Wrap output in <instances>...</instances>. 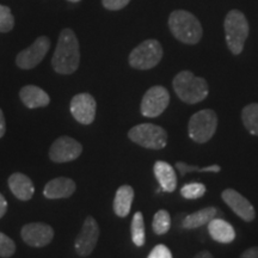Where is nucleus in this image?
I'll list each match as a JSON object with an SVG mask.
<instances>
[{
	"instance_id": "1",
	"label": "nucleus",
	"mask_w": 258,
	"mask_h": 258,
	"mask_svg": "<svg viewBox=\"0 0 258 258\" xmlns=\"http://www.w3.org/2000/svg\"><path fill=\"white\" fill-rule=\"evenodd\" d=\"M80 62L79 42L76 34L66 28L60 32L56 49L54 51L51 66L60 74H72L78 70Z\"/></svg>"
},
{
	"instance_id": "2",
	"label": "nucleus",
	"mask_w": 258,
	"mask_h": 258,
	"mask_svg": "<svg viewBox=\"0 0 258 258\" xmlns=\"http://www.w3.org/2000/svg\"><path fill=\"white\" fill-rule=\"evenodd\" d=\"M172 85L178 98L186 104H196L205 101L209 92L207 82L190 71H182L177 74Z\"/></svg>"
},
{
	"instance_id": "3",
	"label": "nucleus",
	"mask_w": 258,
	"mask_h": 258,
	"mask_svg": "<svg viewBox=\"0 0 258 258\" xmlns=\"http://www.w3.org/2000/svg\"><path fill=\"white\" fill-rule=\"evenodd\" d=\"M169 27L173 36L185 44H196L202 37L201 23L185 10H177L170 15Z\"/></svg>"
},
{
	"instance_id": "4",
	"label": "nucleus",
	"mask_w": 258,
	"mask_h": 258,
	"mask_svg": "<svg viewBox=\"0 0 258 258\" xmlns=\"http://www.w3.org/2000/svg\"><path fill=\"white\" fill-rule=\"evenodd\" d=\"M226 42L234 55H239L244 49L245 41L249 36V23L243 12L232 10L225 18Z\"/></svg>"
},
{
	"instance_id": "5",
	"label": "nucleus",
	"mask_w": 258,
	"mask_h": 258,
	"mask_svg": "<svg viewBox=\"0 0 258 258\" xmlns=\"http://www.w3.org/2000/svg\"><path fill=\"white\" fill-rule=\"evenodd\" d=\"M218 128L217 112L211 109L198 111L189 120V138L198 144H205L211 140Z\"/></svg>"
},
{
	"instance_id": "6",
	"label": "nucleus",
	"mask_w": 258,
	"mask_h": 258,
	"mask_svg": "<svg viewBox=\"0 0 258 258\" xmlns=\"http://www.w3.org/2000/svg\"><path fill=\"white\" fill-rule=\"evenodd\" d=\"M128 138L139 146L150 150H161L167 144V133L163 127L152 123L135 125L128 132Z\"/></svg>"
},
{
	"instance_id": "7",
	"label": "nucleus",
	"mask_w": 258,
	"mask_h": 258,
	"mask_svg": "<svg viewBox=\"0 0 258 258\" xmlns=\"http://www.w3.org/2000/svg\"><path fill=\"white\" fill-rule=\"evenodd\" d=\"M163 47L157 40H146L132 50L129 64L137 70H151L160 62Z\"/></svg>"
},
{
	"instance_id": "8",
	"label": "nucleus",
	"mask_w": 258,
	"mask_h": 258,
	"mask_svg": "<svg viewBox=\"0 0 258 258\" xmlns=\"http://www.w3.org/2000/svg\"><path fill=\"white\" fill-rule=\"evenodd\" d=\"M170 103V93L164 86H153L145 93L141 101V114L145 117H158L166 110Z\"/></svg>"
},
{
	"instance_id": "9",
	"label": "nucleus",
	"mask_w": 258,
	"mask_h": 258,
	"mask_svg": "<svg viewBox=\"0 0 258 258\" xmlns=\"http://www.w3.org/2000/svg\"><path fill=\"white\" fill-rule=\"evenodd\" d=\"M99 226L95 218L88 217L74 241V249L80 257H88L95 250L99 238Z\"/></svg>"
},
{
	"instance_id": "10",
	"label": "nucleus",
	"mask_w": 258,
	"mask_h": 258,
	"mask_svg": "<svg viewBox=\"0 0 258 258\" xmlns=\"http://www.w3.org/2000/svg\"><path fill=\"white\" fill-rule=\"evenodd\" d=\"M83 152V146L79 141L71 137L57 138L49 148V158L57 164L70 163L78 159Z\"/></svg>"
},
{
	"instance_id": "11",
	"label": "nucleus",
	"mask_w": 258,
	"mask_h": 258,
	"mask_svg": "<svg viewBox=\"0 0 258 258\" xmlns=\"http://www.w3.org/2000/svg\"><path fill=\"white\" fill-rule=\"evenodd\" d=\"M50 48V40L47 36H41L35 40L30 47L22 50L16 57V63L22 70H32L36 67Z\"/></svg>"
},
{
	"instance_id": "12",
	"label": "nucleus",
	"mask_w": 258,
	"mask_h": 258,
	"mask_svg": "<svg viewBox=\"0 0 258 258\" xmlns=\"http://www.w3.org/2000/svg\"><path fill=\"white\" fill-rule=\"evenodd\" d=\"M22 239L31 247H43L51 243L54 230L49 225L42 222H30L24 225L21 231Z\"/></svg>"
},
{
	"instance_id": "13",
	"label": "nucleus",
	"mask_w": 258,
	"mask_h": 258,
	"mask_svg": "<svg viewBox=\"0 0 258 258\" xmlns=\"http://www.w3.org/2000/svg\"><path fill=\"white\" fill-rule=\"evenodd\" d=\"M97 103L90 93H79L71 101V114L82 124H91L96 117Z\"/></svg>"
},
{
	"instance_id": "14",
	"label": "nucleus",
	"mask_w": 258,
	"mask_h": 258,
	"mask_svg": "<svg viewBox=\"0 0 258 258\" xmlns=\"http://www.w3.org/2000/svg\"><path fill=\"white\" fill-rule=\"evenodd\" d=\"M221 198L226 205L239 217L241 220L251 222L256 218L253 206L247 199H245L241 194L234 189H226L222 191Z\"/></svg>"
},
{
	"instance_id": "15",
	"label": "nucleus",
	"mask_w": 258,
	"mask_h": 258,
	"mask_svg": "<svg viewBox=\"0 0 258 258\" xmlns=\"http://www.w3.org/2000/svg\"><path fill=\"white\" fill-rule=\"evenodd\" d=\"M77 184L69 177H57L49 180L43 189V195L49 200L67 199L76 192Z\"/></svg>"
},
{
	"instance_id": "16",
	"label": "nucleus",
	"mask_w": 258,
	"mask_h": 258,
	"mask_svg": "<svg viewBox=\"0 0 258 258\" xmlns=\"http://www.w3.org/2000/svg\"><path fill=\"white\" fill-rule=\"evenodd\" d=\"M9 188L12 194L21 201H29L35 194V186L32 180L27 175L21 172L12 173L9 177Z\"/></svg>"
},
{
	"instance_id": "17",
	"label": "nucleus",
	"mask_w": 258,
	"mask_h": 258,
	"mask_svg": "<svg viewBox=\"0 0 258 258\" xmlns=\"http://www.w3.org/2000/svg\"><path fill=\"white\" fill-rule=\"evenodd\" d=\"M154 176L159 183L161 191L173 192L177 188V175L172 165L163 160L156 161L153 166Z\"/></svg>"
},
{
	"instance_id": "18",
	"label": "nucleus",
	"mask_w": 258,
	"mask_h": 258,
	"mask_svg": "<svg viewBox=\"0 0 258 258\" xmlns=\"http://www.w3.org/2000/svg\"><path fill=\"white\" fill-rule=\"evenodd\" d=\"M19 97H21L23 104L29 109L43 108V106L49 104L50 102L49 95L41 88L35 85H27L22 88L21 91H19Z\"/></svg>"
},
{
	"instance_id": "19",
	"label": "nucleus",
	"mask_w": 258,
	"mask_h": 258,
	"mask_svg": "<svg viewBox=\"0 0 258 258\" xmlns=\"http://www.w3.org/2000/svg\"><path fill=\"white\" fill-rule=\"evenodd\" d=\"M208 232L213 240L221 244H230L235 239V231L230 222L214 218L208 222Z\"/></svg>"
},
{
	"instance_id": "20",
	"label": "nucleus",
	"mask_w": 258,
	"mask_h": 258,
	"mask_svg": "<svg viewBox=\"0 0 258 258\" xmlns=\"http://www.w3.org/2000/svg\"><path fill=\"white\" fill-rule=\"evenodd\" d=\"M134 201V189L131 185H121L115 194L114 212L117 217L125 218L131 213Z\"/></svg>"
},
{
	"instance_id": "21",
	"label": "nucleus",
	"mask_w": 258,
	"mask_h": 258,
	"mask_svg": "<svg viewBox=\"0 0 258 258\" xmlns=\"http://www.w3.org/2000/svg\"><path fill=\"white\" fill-rule=\"evenodd\" d=\"M219 211L215 207H206L201 211L186 215L182 221V227L184 230H194L203 225H208V222L213 220L218 215Z\"/></svg>"
},
{
	"instance_id": "22",
	"label": "nucleus",
	"mask_w": 258,
	"mask_h": 258,
	"mask_svg": "<svg viewBox=\"0 0 258 258\" xmlns=\"http://www.w3.org/2000/svg\"><path fill=\"white\" fill-rule=\"evenodd\" d=\"M241 120L245 128L252 135H258V103H251L241 111Z\"/></svg>"
},
{
	"instance_id": "23",
	"label": "nucleus",
	"mask_w": 258,
	"mask_h": 258,
	"mask_svg": "<svg viewBox=\"0 0 258 258\" xmlns=\"http://www.w3.org/2000/svg\"><path fill=\"white\" fill-rule=\"evenodd\" d=\"M131 232H132V240L137 245L138 247H141L145 245V240H146V235H145V220L144 215L141 212H137L134 214L133 220H132L131 225Z\"/></svg>"
},
{
	"instance_id": "24",
	"label": "nucleus",
	"mask_w": 258,
	"mask_h": 258,
	"mask_svg": "<svg viewBox=\"0 0 258 258\" xmlns=\"http://www.w3.org/2000/svg\"><path fill=\"white\" fill-rule=\"evenodd\" d=\"M171 227V217L170 213L165 209H160L158 211L153 217L152 228L153 232L158 235H163L169 232Z\"/></svg>"
},
{
	"instance_id": "25",
	"label": "nucleus",
	"mask_w": 258,
	"mask_h": 258,
	"mask_svg": "<svg viewBox=\"0 0 258 258\" xmlns=\"http://www.w3.org/2000/svg\"><path fill=\"white\" fill-rule=\"evenodd\" d=\"M206 186L202 183H188L180 189V195L186 200H198L206 194Z\"/></svg>"
},
{
	"instance_id": "26",
	"label": "nucleus",
	"mask_w": 258,
	"mask_h": 258,
	"mask_svg": "<svg viewBox=\"0 0 258 258\" xmlns=\"http://www.w3.org/2000/svg\"><path fill=\"white\" fill-rule=\"evenodd\" d=\"M176 169L179 171L180 176H185L188 172H192V171H199V172H220L221 167L219 165H209L206 167H200L195 165H188V164L182 163V161H177Z\"/></svg>"
},
{
	"instance_id": "27",
	"label": "nucleus",
	"mask_w": 258,
	"mask_h": 258,
	"mask_svg": "<svg viewBox=\"0 0 258 258\" xmlns=\"http://www.w3.org/2000/svg\"><path fill=\"white\" fill-rule=\"evenodd\" d=\"M15 27V17L11 9L0 5V32H9Z\"/></svg>"
},
{
	"instance_id": "28",
	"label": "nucleus",
	"mask_w": 258,
	"mask_h": 258,
	"mask_svg": "<svg viewBox=\"0 0 258 258\" xmlns=\"http://www.w3.org/2000/svg\"><path fill=\"white\" fill-rule=\"evenodd\" d=\"M16 252V244L11 238L0 232V257L10 258Z\"/></svg>"
},
{
	"instance_id": "29",
	"label": "nucleus",
	"mask_w": 258,
	"mask_h": 258,
	"mask_svg": "<svg viewBox=\"0 0 258 258\" xmlns=\"http://www.w3.org/2000/svg\"><path fill=\"white\" fill-rule=\"evenodd\" d=\"M147 258H172V253H171L169 247L163 244H159L153 247V250L151 251Z\"/></svg>"
},
{
	"instance_id": "30",
	"label": "nucleus",
	"mask_w": 258,
	"mask_h": 258,
	"mask_svg": "<svg viewBox=\"0 0 258 258\" xmlns=\"http://www.w3.org/2000/svg\"><path fill=\"white\" fill-rule=\"evenodd\" d=\"M131 0H102L103 6L105 9L111 10V11H117V10L123 9L124 6L128 5Z\"/></svg>"
},
{
	"instance_id": "31",
	"label": "nucleus",
	"mask_w": 258,
	"mask_h": 258,
	"mask_svg": "<svg viewBox=\"0 0 258 258\" xmlns=\"http://www.w3.org/2000/svg\"><path fill=\"white\" fill-rule=\"evenodd\" d=\"M240 258H258V246L250 247L240 254Z\"/></svg>"
},
{
	"instance_id": "32",
	"label": "nucleus",
	"mask_w": 258,
	"mask_h": 258,
	"mask_svg": "<svg viewBox=\"0 0 258 258\" xmlns=\"http://www.w3.org/2000/svg\"><path fill=\"white\" fill-rule=\"evenodd\" d=\"M6 212H8V201H6V199L0 194V219L4 217Z\"/></svg>"
},
{
	"instance_id": "33",
	"label": "nucleus",
	"mask_w": 258,
	"mask_h": 258,
	"mask_svg": "<svg viewBox=\"0 0 258 258\" xmlns=\"http://www.w3.org/2000/svg\"><path fill=\"white\" fill-rule=\"evenodd\" d=\"M6 133V122H5V116L2 109H0V139L4 137Z\"/></svg>"
},
{
	"instance_id": "34",
	"label": "nucleus",
	"mask_w": 258,
	"mask_h": 258,
	"mask_svg": "<svg viewBox=\"0 0 258 258\" xmlns=\"http://www.w3.org/2000/svg\"><path fill=\"white\" fill-rule=\"evenodd\" d=\"M194 258H214V257H213V254L209 252V251L203 250V251H200L199 253H196Z\"/></svg>"
},
{
	"instance_id": "35",
	"label": "nucleus",
	"mask_w": 258,
	"mask_h": 258,
	"mask_svg": "<svg viewBox=\"0 0 258 258\" xmlns=\"http://www.w3.org/2000/svg\"><path fill=\"white\" fill-rule=\"evenodd\" d=\"M70 2H72V3H78V2H80V0H70Z\"/></svg>"
}]
</instances>
